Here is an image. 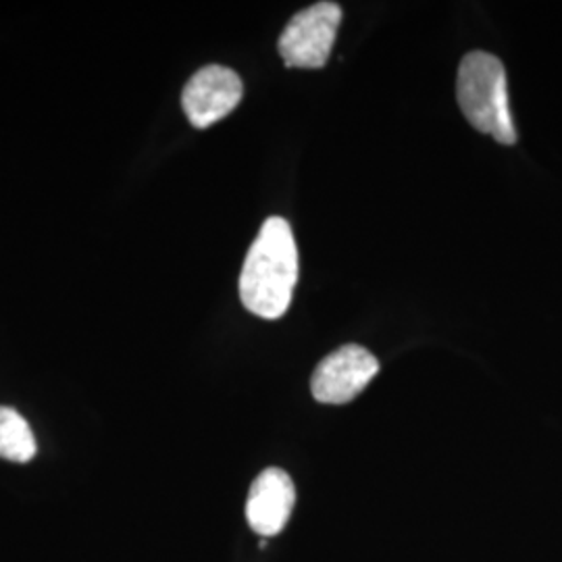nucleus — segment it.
<instances>
[{"label": "nucleus", "mask_w": 562, "mask_h": 562, "mask_svg": "<svg viewBox=\"0 0 562 562\" xmlns=\"http://www.w3.org/2000/svg\"><path fill=\"white\" fill-rule=\"evenodd\" d=\"M341 21L340 4L317 2L294 15L280 36V55L288 67L319 69L334 48Z\"/></svg>", "instance_id": "7ed1b4c3"}, {"label": "nucleus", "mask_w": 562, "mask_h": 562, "mask_svg": "<svg viewBox=\"0 0 562 562\" xmlns=\"http://www.w3.org/2000/svg\"><path fill=\"white\" fill-rule=\"evenodd\" d=\"M380 371L378 359L362 346L348 344L327 355L315 369L311 392L322 404L355 401Z\"/></svg>", "instance_id": "20e7f679"}, {"label": "nucleus", "mask_w": 562, "mask_h": 562, "mask_svg": "<svg viewBox=\"0 0 562 562\" xmlns=\"http://www.w3.org/2000/svg\"><path fill=\"white\" fill-rule=\"evenodd\" d=\"M457 97L462 115L483 134L501 144H515L517 130L508 106L506 71L490 53H469L459 67Z\"/></svg>", "instance_id": "f03ea898"}, {"label": "nucleus", "mask_w": 562, "mask_h": 562, "mask_svg": "<svg viewBox=\"0 0 562 562\" xmlns=\"http://www.w3.org/2000/svg\"><path fill=\"white\" fill-rule=\"evenodd\" d=\"M36 438L30 423L15 408L0 406V459L30 462L36 457Z\"/></svg>", "instance_id": "0eeeda50"}, {"label": "nucleus", "mask_w": 562, "mask_h": 562, "mask_svg": "<svg viewBox=\"0 0 562 562\" xmlns=\"http://www.w3.org/2000/svg\"><path fill=\"white\" fill-rule=\"evenodd\" d=\"M240 76L223 65L199 69L183 88L181 104L194 127H209L227 117L241 101Z\"/></svg>", "instance_id": "39448f33"}, {"label": "nucleus", "mask_w": 562, "mask_h": 562, "mask_svg": "<svg viewBox=\"0 0 562 562\" xmlns=\"http://www.w3.org/2000/svg\"><path fill=\"white\" fill-rule=\"evenodd\" d=\"M299 281V248L290 223L269 217L262 223L241 267V304L262 319H280Z\"/></svg>", "instance_id": "f257e3e1"}, {"label": "nucleus", "mask_w": 562, "mask_h": 562, "mask_svg": "<svg viewBox=\"0 0 562 562\" xmlns=\"http://www.w3.org/2000/svg\"><path fill=\"white\" fill-rule=\"evenodd\" d=\"M296 503V487L285 471L278 467L265 469L250 485L246 519L262 538L278 536L290 521Z\"/></svg>", "instance_id": "423d86ee"}]
</instances>
